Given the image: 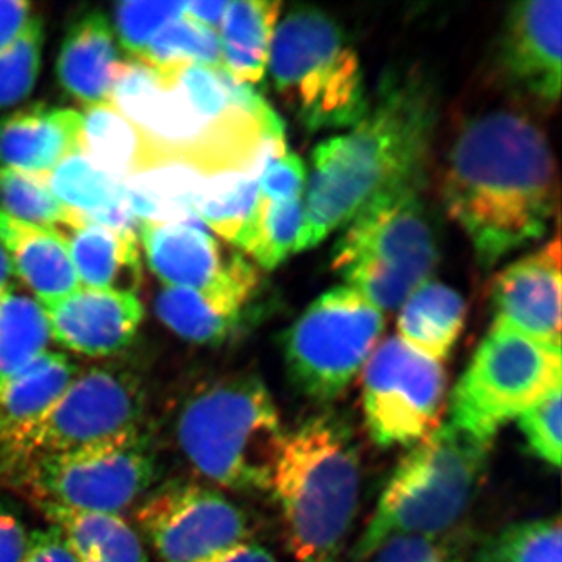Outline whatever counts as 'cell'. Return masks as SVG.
<instances>
[{
  "instance_id": "obj_1",
  "label": "cell",
  "mask_w": 562,
  "mask_h": 562,
  "mask_svg": "<svg viewBox=\"0 0 562 562\" xmlns=\"http://www.w3.org/2000/svg\"><path fill=\"white\" fill-rule=\"evenodd\" d=\"M557 195L552 149L530 117L491 111L457 136L443 173V205L486 271L546 235Z\"/></svg>"
},
{
  "instance_id": "obj_2",
  "label": "cell",
  "mask_w": 562,
  "mask_h": 562,
  "mask_svg": "<svg viewBox=\"0 0 562 562\" xmlns=\"http://www.w3.org/2000/svg\"><path fill=\"white\" fill-rule=\"evenodd\" d=\"M425 76L390 77L375 105L350 131L314 149L303 194L302 250L312 249L382 192L424 177L438 117Z\"/></svg>"
},
{
  "instance_id": "obj_3",
  "label": "cell",
  "mask_w": 562,
  "mask_h": 562,
  "mask_svg": "<svg viewBox=\"0 0 562 562\" xmlns=\"http://www.w3.org/2000/svg\"><path fill=\"white\" fill-rule=\"evenodd\" d=\"M360 452L349 422L324 412L284 432L271 490L297 562H338L360 502Z\"/></svg>"
},
{
  "instance_id": "obj_4",
  "label": "cell",
  "mask_w": 562,
  "mask_h": 562,
  "mask_svg": "<svg viewBox=\"0 0 562 562\" xmlns=\"http://www.w3.org/2000/svg\"><path fill=\"white\" fill-rule=\"evenodd\" d=\"M177 442L199 475L236 492L271 490L284 430L265 382L238 375L202 384L177 417Z\"/></svg>"
},
{
  "instance_id": "obj_5",
  "label": "cell",
  "mask_w": 562,
  "mask_h": 562,
  "mask_svg": "<svg viewBox=\"0 0 562 562\" xmlns=\"http://www.w3.org/2000/svg\"><path fill=\"white\" fill-rule=\"evenodd\" d=\"M491 447L492 441L452 422L414 443L384 487L355 547V562L369 560L392 538L438 539L460 522L482 482Z\"/></svg>"
},
{
  "instance_id": "obj_6",
  "label": "cell",
  "mask_w": 562,
  "mask_h": 562,
  "mask_svg": "<svg viewBox=\"0 0 562 562\" xmlns=\"http://www.w3.org/2000/svg\"><path fill=\"white\" fill-rule=\"evenodd\" d=\"M422 179L366 203L333 247V271L382 313L401 308L430 281L438 265V239L422 198Z\"/></svg>"
},
{
  "instance_id": "obj_7",
  "label": "cell",
  "mask_w": 562,
  "mask_h": 562,
  "mask_svg": "<svg viewBox=\"0 0 562 562\" xmlns=\"http://www.w3.org/2000/svg\"><path fill=\"white\" fill-rule=\"evenodd\" d=\"M269 69L308 132L353 127L371 109L357 52L338 22L314 7H299L277 25Z\"/></svg>"
},
{
  "instance_id": "obj_8",
  "label": "cell",
  "mask_w": 562,
  "mask_h": 562,
  "mask_svg": "<svg viewBox=\"0 0 562 562\" xmlns=\"http://www.w3.org/2000/svg\"><path fill=\"white\" fill-rule=\"evenodd\" d=\"M562 386L561 347L547 346L495 322L450 398V422L494 441L554 387Z\"/></svg>"
},
{
  "instance_id": "obj_9",
  "label": "cell",
  "mask_w": 562,
  "mask_h": 562,
  "mask_svg": "<svg viewBox=\"0 0 562 562\" xmlns=\"http://www.w3.org/2000/svg\"><path fill=\"white\" fill-rule=\"evenodd\" d=\"M383 328V313L360 292L349 286L324 292L284 333L292 384L310 401H335L364 368Z\"/></svg>"
},
{
  "instance_id": "obj_10",
  "label": "cell",
  "mask_w": 562,
  "mask_h": 562,
  "mask_svg": "<svg viewBox=\"0 0 562 562\" xmlns=\"http://www.w3.org/2000/svg\"><path fill=\"white\" fill-rule=\"evenodd\" d=\"M41 505L79 513L117 514L157 479L146 436L36 458L21 473Z\"/></svg>"
},
{
  "instance_id": "obj_11",
  "label": "cell",
  "mask_w": 562,
  "mask_h": 562,
  "mask_svg": "<svg viewBox=\"0 0 562 562\" xmlns=\"http://www.w3.org/2000/svg\"><path fill=\"white\" fill-rule=\"evenodd\" d=\"M447 376L442 362L406 346L398 336L384 339L362 372L366 428L382 447L414 446L438 428Z\"/></svg>"
},
{
  "instance_id": "obj_12",
  "label": "cell",
  "mask_w": 562,
  "mask_h": 562,
  "mask_svg": "<svg viewBox=\"0 0 562 562\" xmlns=\"http://www.w3.org/2000/svg\"><path fill=\"white\" fill-rule=\"evenodd\" d=\"M144 412L146 397L133 373L113 368L77 373L32 432L25 468L47 454L136 438L143 435Z\"/></svg>"
},
{
  "instance_id": "obj_13",
  "label": "cell",
  "mask_w": 562,
  "mask_h": 562,
  "mask_svg": "<svg viewBox=\"0 0 562 562\" xmlns=\"http://www.w3.org/2000/svg\"><path fill=\"white\" fill-rule=\"evenodd\" d=\"M136 520L160 562H210L247 536L243 509L221 491L195 483L172 482L151 492Z\"/></svg>"
},
{
  "instance_id": "obj_14",
  "label": "cell",
  "mask_w": 562,
  "mask_h": 562,
  "mask_svg": "<svg viewBox=\"0 0 562 562\" xmlns=\"http://www.w3.org/2000/svg\"><path fill=\"white\" fill-rule=\"evenodd\" d=\"M138 233L149 268L166 288L251 299L260 284L255 266L241 254H227L201 222L140 221Z\"/></svg>"
},
{
  "instance_id": "obj_15",
  "label": "cell",
  "mask_w": 562,
  "mask_h": 562,
  "mask_svg": "<svg viewBox=\"0 0 562 562\" xmlns=\"http://www.w3.org/2000/svg\"><path fill=\"white\" fill-rule=\"evenodd\" d=\"M560 0H531L512 7L503 24L498 66L520 95L553 106L561 92Z\"/></svg>"
},
{
  "instance_id": "obj_16",
  "label": "cell",
  "mask_w": 562,
  "mask_h": 562,
  "mask_svg": "<svg viewBox=\"0 0 562 562\" xmlns=\"http://www.w3.org/2000/svg\"><path fill=\"white\" fill-rule=\"evenodd\" d=\"M491 288L497 324L561 347L560 239L503 269Z\"/></svg>"
},
{
  "instance_id": "obj_17",
  "label": "cell",
  "mask_w": 562,
  "mask_h": 562,
  "mask_svg": "<svg viewBox=\"0 0 562 562\" xmlns=\"http://www.w3.org/2000/svg\"><path fill=\"white\" fill-rule=\"evenodd\" d=\"M41 308L55 341L91 358L111 357L127 349L144 319L143 303L128 292L81 288Z\"/></svg>"
},
{
  "instance_id": "obj_18",
  "label": "cell",
  "mask_w": 562,
  "mask_h": 562,
  "mask_svg": "<svg viewBox=\"0 0 562 562\" xmlns=\"http://www.w3.org/2000/svg\"><path fill=\"white\" fill-rule=\"evenodd\" d=\"M77 373L79 369L65 353L44 351L0 384V475H21L32 432Z\"/></svg>"
},
{
  "instance_id": "obj_19",
  "label": "cell",
  "mask_w": 562,
  "mask_h": 562,
  "mask_svg": "<svg viewBox=\"0 0 562 562\" xmlns=\"http://www.w3.org/2000/svg\"><path fill=\"white\" fill-rule=\"evenodd\" d=\"M80 149L83 117L79 111L36 105L0 120V168L44 180Z\"/></svg>"
},
{
  "instance_id": "obj_20",
  "label": "cell",
  "mask_w": 562,
  "mask_h": 562,
  "mask_svg": "<svg viewBox=\"0 0 562 562\" xmlns=\"http://www.w3.org/2000/svg\"><path fill=\"white\" fill-rule=\"evenodd\" d=\"M0 247L14 277H20L41 306L81 290L68 239L58 228L41 227L0 211Z\"/></svg>"
},
{
  "instance_id": "obj_21",
  "label": "cell",
  "mask_w": 562,
  "mask_h": 562,
  "mask_svg": "<svg viewBox=\"0 0 562 562\" xmlns=\"http://www.w3.org/2000/svg\"><path fill=\"white\" fill-rule=\"evenodd\" d=\"M114 32L105 14H83L66 32L57 60L63 90L85 105L110 102L120 65Z\"/></svg>"
},
{
  "instance_id": "obj_22",
  "label": "cell",
  "mask_w": 562,
  "mask_h": 562,
  "mask_svg": "<svg viewBox=\"0 0 562 562\" xmlns=\"http://www.w3.org/2000/svg\"><path fill=\"white\" fill-rule=\"evenodd\" d=\"M65 236L81 288L136 294L143 281L138 232L79 222Z\"/></svg>"
},
{
  "instance_id": "obj_23",
  "label": "cell",
  "mask_w": 562,
  "mask_h": 562,
  "mask_svg": "<svg viewBox=\"0 0 562 562\" xmlns=\"http://www.w3.org/2000/svg\"><path fill=\"white\" fill-rule=\"evenodd\" d=\"M44 181L58 201L79 214V222L138 232L140 221L125 201L124 184L101 171L83 149L65 158Z\"/></svg>"
},
{
  "instance_id": "obj_24",
  "label": "cell",
  "mask_w": 562,
  "mask_h": 562,
  "mask_svg": "<svg viewBox=\"0 0 562 562\" xmlns=\"http://www.w3.org/2000/svg\"><path fill=\"white\" fill-rule=\"evenodd\" d=\"M206 177L183 158L155 151L149 165L122 184L125 201L139 221L201 222L194 205Z\"/></svg>"
},
{
  "instance_id": "obj_25",
  "label": "cell",
  "mask_w": 562,
  "mask_h": 562,
  "mask_svg": "<svg viewBox=\"0 0 562 562\" xmlns=\"http://www.w3.org/2000/svg\"><path fill=\"white\" fill-rule=\"evenodd\" d=\"M464 322V299L447 284L427 281L401 306L398 338L424 357L442 362L460 339Z\"/></svg>"
},
{
  "instance_id": "obj_26",
  "label": "cell",
  "mask_w": 562,
  "mask_h": 562,
  "mask_svg": "<svg viewBox=\"0 0 562 562\" xmlns=\"http://www.w3.org/2000/svg\"><path fill=\"white\" fill-rule=\"evenodd\" d=\"M280 9L272 0L228 2L220 41L222 68L233 79L251 85L266 76Z\"/></svg>"
},
{
  "instance_id": "obj_27",
  "label": "cell",
  "mask_w": 562,
  "mask_h": 562,
  "mask_svg": "<svg viewBox=\"0 0 562 562\" xmlns=\"http://www.w3.org/2000/svg\"><path fill=\"white\" fill-rule=\"evenodd\" d=\"M250 299L228 292L165 288L155 302L157 316L180 338L205 346L227 341L243 324Z\"/></svg>"
},
{
  "instance_id": "obj_28",
  "label": "cell",
  "mask_w": 562,
  "mask_h": 562,
  "mask_svg": "<svg viewBox=\"0 0 562 562\" xmlns=\"http://www.w3.org/2000/svg\"><path fill=\"white\" fill-rule=\"evenodd\" d=\"M81 117L85 154L111 179H131L154 158L149 139L110 102L85 106Z\"/></svg>"
},
{
  "instance_id": "obj_29",
  "label": "cell",
  "mask_w": 562,
  "mask_h": 562,
  "mask_svg": "<svg viewBox=\"0 0 562 562\" xmlns=\"http://www.w3.org/2000/svg\"><path fill=\"white\" fill-rule=\"evenodd\" d=\"M77 562H149L139 536L120 514L79 513L41 505Z\"/></svg>"
},
{
  "instance_id": "obj_30",
  "label": "cell",
  "mask_w": 562,
  "mask_h": 562,
  "mask_svg": "<svg viewBox=\"0 0 562 562\" xmlns=\"http://www.w3.org/2000/svg\"><path fill=\"white\" fill-rule=\"evenodd\" d=\"M49 324L38 301L16 283L0 297V384L24 371L47 351Z\"/></svg>"
},
{
  "instance_id": "obj_31",
  "label": "cell",
  "mask_w": 562,
  "mask_h": 562,
  "mask_svg": "<svg viewBox=\"0 0 562 562\" xmlns=\"http://www.w3.org/2000/svg\"><path fill=\"white\" fill-rule=\"evenodd\" d=\"M257 171L213 173L195 199V217L232 244H238L260 203Z\"/></svg>"
},
{
  "instance_id": "obj_32",
  "label": "cell",
  "mask_w": 562,
  "mask_h": 562,
  "mask_svg": "<svg viewBox=\"0 0 562 562\" xmlns=\"http://www.w3.org/2000/svg\"><path fill=\"white\" fill-rule=\"evenodd\" d=\"M305 232L303 198L284 202L261 199L254 220L236 246L265 269H276L292 254L302 251Z\"/></svg>"
},
{
  "instance_id": "obj_33",
  "label": "cell",
  "mask_w": 562,
  "mask_h": 562,
  "mask_svg": "<svg viewBox=\"0 0 562 562\" xmlns=\"http://www.w3.org/2000/svg\"><path fill=\"white\" fill-rule=\"evenodd\" d=\"M135 60L155 69L172 68L184 63L222 68L220 35L183 14L165 25Z\"/></svg>"
},
{
  "instance_id": "obj_34",
  "label": "cell",
  "mask_w": 562,
  "mask_h": 562,
  "mask_svg": "<svg viewBox=\"0 0 562 562\" xmlns=\"http://www.w3.org/2000/svg\"><path fill=\"white\" fill-rule=\"evenodd\" d=\"M475 562H562L558 517L509 525L480 547Z\"/></svg>"
},
{
  "instance_id": "obj_35",
  "label": "cell",
  "mask_w": 562,
  "mask_h": 562,
  "mask_svg": "<svg viewBox=\"0 0 562 562\" xmlns=\"http://www.w3.org/2000/svg\"><path fill=\"white\" fill-rule=\"evenodd\" d=\"M0 211L41 227L68 228L77 213L58 201L46 181L29 173L0 168Z\"/></svg>"
},
{
  "instance_id": "obj_36",
  "label": "cell",
  "mask_w": 562,
  "mask_h": 562,
  "mask_svg": "<svg viewBox=\"0 0 562 562\" xmlns=\"http://www.w3.org/2000/svg\"><path fill=\"white\" fill-rule=\"evenodd\" d=\"M44 24L33 18L20 38L0 50V111L11 109L32 94L43 57Z\"/></svg>"
},
{
  "instance_id": "obj_37",
  "label": "cell",
  "mask_w": 562,
  "mask_h": 562,
  "mask_svg": "<svg viewBox=\"0 0 562 562\" xmlns=\"http://www.w3.org/2000/svg\"><path fill=\"white\" fill-rule=\"evenodd\" d=\"M187 2H120L114 5V31L133 58L149 46L165 25L183 16Z\"/></svg>"
},
{
  "instance_id": "obj_38",
  "label": "cell",
  "mask_w": 562,
  "mask_h": 562,
  "mask_svg": "<svg viewBox=\"0 0 562 562\" xmlns=\"http://www.w3.org/2000/svg\"><path fill=\"white\" fill-rule=\"evenodd\" d=\"M561 387H554L517 417L528 449L553 468H560L561 464Z\"/></svg>"
},
{
  "instance_id": "obj_39",
  "label": "cell",
  "mask_w": 562,
  "mask_h": 562,
  "mask_svg": "<svg viewBox=\"0 0 562 562\" xmlns=\"http://www.w3.org/2000/svg\"><path fill=\"white\" fill-rule=\"evenodd\" d=\"M261 199L269 202L292 201L303 198L306 188V169L301 158L291 151L273 157L258 179Z\"/></svg>"
},
{
  "instance_id": "obj_40",
  "label": "cell",
  "mask_w": 562,
  "mask_h": 562,
  "mask_svg": "<svg viewBox=\"0 0 562 562\" xmlns=\"http://www.w3.org/2000/svg\"><path fill=\"white\" fill-rule=\"evenodd\" d=\"M373 562H450L449 550L435 538L398 536L376 550Z\"/></svg>"
},
{
  "instance_id": "obj_41",
  "label": "cell",
  "mask_w": 562,
  "mask_h": 562,
  "mask_svg": "<svg viewBox=\"0 0 562 562\" xmlns=\"http://www.w3.org/2000/svg\"><path fill=\"white\" fill-rule=\"evenodd\" d=\"M20 562H77L68 541L57 527L29 535L27 547Z\"/></svg>"
},
{
  "instance_id": "obj_42",
  "label": "cell",
  "mask_w": 562,
  "mask_h": 562,
  "mask_svg": "<svg viewBox=\"0 0 562 562\" xmlns=\"http://www.w3.org/2000/svg\"><path fill=\"white\" fill-rule=\"evenodd\" d=\"M31 3L20 0H0V50L14 43L29 27L33 18Z\"/></svg>"
},
{
  "instance_id": "obj_43",
  "label": "cell",
  "mask_w": 562,
  "mask_h": 562,
  "mask_svg": "<svg viewBox=\"0 0 562 562\" xmlns=\"http://www.w3.org/2000/svg\"><path fill=\"white\" fill-rule=\"evenodd\" d=\"M29 535L18 517L0 513V562H20L27 547Z\"/></svg>"
},
{
  "instance_id": "obj_44",
  "label": "cell",
  "mask_w": 562,
  "mask_h": 562,
  "mask_svg": "<svg viewBox=\"0 0 562 562\" xmlns=\"http://www.w3.org/2000/svg\"><path fill=\"white\" fill-rule=\"evenodd\" d=\"M227 0H211V2H187L184 14L192 21L199 22L203 27L210 31H220L222 22H224L225 13H227Z\"/></svg>"
},
{
  "instance_id": "obj_45",
  "label": "cell",
  "mask_w": 562,
  "mask_h": 562,
  "mask_svg": "<svg viewBox=\"0 0 562 562\" xmlns=\"http://www.w3.org/2000/svg\"><path fill=\"white\" fill-rule=\"evenodd\" d=\"M210 562H277V560L265 547L244 541L224 550Z\"/></svg>"
},
{
  "instance_id": "obj_46",
  "label": "cell",
  "mask_w": 562,
  "mask_h": 562,
  "mask_svg": "<svg viewBox=\"0 0 562 562\" xmlns=\"http://www.w3.org/2000/svg\"><path fill=\"white\" fill-rule=\"evenodd\" d=\"M13 279L14 272L13 268H11L9 257H7L5 251L0 247V297H2L3 292L9 290L11 284L14 283Z\"/></svg>"
}]
</instances>
